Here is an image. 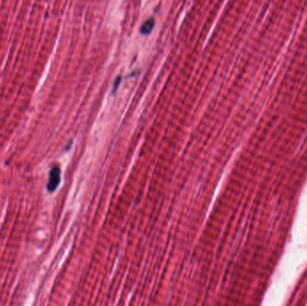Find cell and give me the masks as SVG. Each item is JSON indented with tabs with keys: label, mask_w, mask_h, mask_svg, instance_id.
<instances>
[{
	"label": "cell",
	"mask_w": 307,
	"mask_h": 306,
	"mask_svg": "<svg viewBox=\"0 0 307 306\" xmlns=\"http://www.w3.org/2000/svg\"><path fill=\"white\" fill-rule=\"evenodd\" d=\"M60 180H62V170L58 166H55L50 172V178L47 185L48 192H54L60 184Z\"/></svg>",
	"instance_id": "6da1fadb"
},
{
	"label": "cell",
	"mask_w": 307,
	"mask_h": 306,
	"mask_svg": "<svg viewBox=\"0 0 307 306\" xmlns=\"http://www.w3.org/2000/svg\"><path fill=\"white\" fill-rule=\"evenodd\" d=\"M120 83V78H118L116 79V82H115L114 84V94L116 92V90H117V88H118V84Z\"/></svg>",
	"instance_id": "3957f363"
},
{
	"label": "cell",
	"mask_w": 307,
	"mask_h": 306,
	"mask_svg": "<svg viewBox=\"0 0 307 306\" xmlns=\"http://www.w3.org/2000/svg\"><path fill=\"white\" fill-rule=\"evenodd\" d=\"M154 26V19L150 18V20H148L141 27V34L145 35L150 34L153 30Z\"/></svg>",
	"instance_id": "7a4b0ae2"
}]
</instances>
